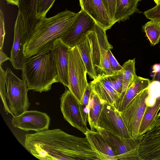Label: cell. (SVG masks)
<instances>
[{
	"label": "cell",
	"instance_id": "cell-1",
	"mask_svg": "<svg viewBox=\"0 0 160 160\" xmlns=\"http://www.w3.org/2000/svg\"><path fill=\"white\" fill-rule=\"evenodd\" d=\"M24 146L41 160H100L86 137L69 134L60 129L27 134Z\"/></svg>",
	"mask_w": 160,
	"mask_h": 160
},
{
	"label": "cell",
	"instance_id": "cell-2",
	"mask_svg": "<svg viewBox=\"0 0 160 160\" xmlns=\"http://www.w3.org/2000/svg\"><path fill=\"white\" fill-rule=\"evenodd\" d=\"M77 14L66 9L53 16L41 19L25 41L23 48L25 57H29L52 46L54 42L69 28Z\"/></svg>",
	"mask_w": 160,
	"mask_h": 160
},
{
	"label": "cell",
	"instance_id": "cell-3",
	"mask_svg": "<svg viewBox=\"0 0 160 160\" xmlns=\"http://www.w3.org/2000/svg\"><path fill=\"white\" fill-rule=\"evenodd\" d=\"M52 47L25 57L21 69L22 77L26 81L28 90L40 92L48 91L52 84L59 82Z\"/></svg>",
	"mask_w": 160,
	"mask_h": 160
},
{
	"label": "cell",
	"instance_id": "cell-4",
	"mask_svg": "<svg viewBox=\"0 0 160 160\" xmlns=\"http://www.w3.org/2000/svg\"><path fill=\"white\" fill-rule=\"evenodd\" d=\"M5 83H0V94L7 113L18 116L28 110L30 103L26 81L17 77L8 68L6 71Z\"/></svg>",
	"mask_w": 160,
	"mask_h": 160
},
{
	"label": "cell",
	"instance_id": "cell-5",
	"mask_svg": "<svg viewBox=\"0 0 160 160\" xmlns=\"http://www.w3.org/2000/svg\"><path fill=\"white\" fill-rule=\"evenodd\" d=\"M106 31L96 23L94 31L87 35L90 44L93 64L98 74H113L108 60L107 52L113 47L109 42Z\"/></svg>",
	"mask_w": 160,
	"mask_h": 160
},
{
	"label": "cell",
	"instance_id": "cell-6",
	"mask_svg": "<svg viewBox=\"0 0 160 160\" xmlns=\"http://www.w3.org/2000/svg\"><path fill=\"white\" fill-rule=\"evenodd\" d=\"M68 58V89L80 103L85 89L88 84L86 68L78 47L70 48Z\"/></svg>",
	"mask_w": 160,
	"mask_h": 160
},
{
	"label": "cell",
	"instance_id": "cell-7",
	"mask_svg": "<svg viewBox=\"0 0 160 160\" xmlns=\"http://www.w3.org/2000/svg\"><path fill=\"white\" fill-rule=\"evenodd\" d=\"M151 91L149 86L137 95L123 111L119 112L130 136L137 138L140 136L141 123L147 108V101Z\"/></svg>",
	"mask_w": 160,
	"mask_h": 160
},
{
	"label": "cell",
	"instance_id": "cell-8",
	"mask_svg": "<svg viewBox=\"0 0 160 160\" xmlns=\"http://www.w3.org/2000/svg\"><path fill=\"white\" fill-rule=\"evenodd\" d=\"M138 150L142 160H160V112L142 135Z\"/></svg>",
	"mask_w": 160,
	"mask_h": 160
},
{
	"label": "cell",
	"instance_id": "cell-9",
	"mask_svg": "<svg viewBox=\"0 0 160 160\" xmlns=\"http://www.w3.org/2000/svg\"><path fill=\"white\" fill-rule=\"evenodd\" d=\"M96 24L89 15L81 9L71 26L60 38L70 48L76 46L94 30Z\"/></svg>",
	"mask_w": 160,
	"mask_h": 160
},
{
	"label": "cell",
	"instance_id": "cell-10",
	"mask_svg": "<svg viewBox=\"0 0 160 160\" xmlns=\"http://www.w3.org/2000/svg\"><path fill=\"white\" fill-rule=\"evenodd\" d=\"M60 99L61 111L65 119L84 134L89 129L82 116L80 102L69 89L65 91Z\"/></svg>",
	"mask_w": 160,
	"mask_h": 160
},
{
	"label": "cell",
	"instance_id": "cell-11",
	"mask_svg": "<svg viewBox=\"0 0 160 160\" xmlns=\"http://www.w3.org/2000/svg\"><path fill=\"white\" fill-rule=\"evenodd\" d=\"M98 127L97 130L102 128L122 137L132 138L119 111L114 106L105 102L98 120Z\"/></svg>",
	"mask_w": 160,
	"mask_h": 160
},
{
	"label": "cell",
	"instance_id": "cell-12",
	"mask_svg": "<svg viewBox=\"0 0 160 160\" xmlns=\"http://www.w3.org/2000/svg\"><path fill=\"white\" fill-rule=\"evenodd\" d=\"M50 119L46 113L36 110L26 111L13 116L12 124L15 128L26 131L41 132L48 129Z\"/></svg>",
	"mask_w": 160,
	"mask_h": 160
},
{
	"label": "cell",
	"instance_id": "cell-13",
	"mask_svg": "<svg viewBox=\"0 0 160 160\" xmlns=\"http://www.w3.org/2000/svg\"><path fill=\"white\" fill-rule=\"evenodd\" d=\"M27 37V29L24 17L18 10L15 22L13 42L9 59L12 67L16 69H22L25 58L23 53V48Z\"/></svg>",
	"mask_w": 160,
	"mask_h": 160
},
{
	"label": "cell",
	"instance_id": "cell-14",
	"mask_svg": "<svg viewBox=\"0 0 160 160\" xmlns=\"http://www.w3.org/2000/svg\"><path fill=\"white\" fill-rule=\"evenodd\" d=\"M113 74L104 73L98 74L96 78L89 83L92 91L102 100L114 106L117 99L120 96L114 89L112 80Z\"/></svg>",
	"mask_w": 160,
	"mask_h": 160
},
{
	"label": "cell",
	"instance_id": "cell-15",
	"mask_svg": "<svg viewBox=\"0 0 160 160\" xmlns=\"http://www.w3.org/2000/svg\"><path fill=\"white\" fill-rule=\"evenodd\" d=\"M79 2L81 9L105 31L113 25L102 0H79Z\"/></svg>",
	"mask_w": 160,
	"mask_h": 160
},
{
	"label": "cell",
	"instance_id": "cell-16",
	"mask_svg": "<svg viewBox=\"0 0 160 160\" xmlns=\"http://www.w3.org/2000/svg\"><path fill=\"white\" fill-rule=\"evenodd\" d=\"M70 48L63 42L60 38L54 42L52 47L59 82L68 88L69 86L68 52Z\"/></svg>",
	"mask_w": 160,
	"mask_h": 160
},
{
	"label": "cell",
	"instance_id": "cell-17",
	"mask_svg": "<svg viewBox=\"0 0 160 160\" xmlns=\"http://www.w3.org/2000/svg\"><path fill=\"white\" fill-rule=\"evenodd\" d=\"M97 131L109 142L116 153L117 156L123 155L138 148L142 137V136H141L135 138H123L102 128L98 129Z\"/></svg>",
	"mask_w": 160,
	"mask_h": 160
},
{
	"label": "cell",
	"instance_id": "cell-18",
	"mask_svg": "<svg viewBox=\"0 0 160 160\" xmlns=\"http://www.w3.org/2000/svg\"><path fill=\"white\" fill-rule=\"evenodd\" d=\"M84 134L92 149L99 154L100 160H114L117 156L109 142L98 132L89 129Z\"/></svg>",
	"mask_w": 160,
	"mask_h": 160
},
{
	"label": "cell",
	"instance_id": "cell-19",
	"mask_svg": "<svg viewBox=\"0 0 160 160\" xmlns=\"http://www.w3.org/2000/svg\"><path fill=\"white\" fill-rule=\"evenodd\" d=\"M150 82L149 79L137 76L127 90L117 99L114 106L119 112L123 111L137 95L149 86Z\"/></svg>",
	"mask_w": 160,
	"mask_h": 160
},
{
	"label": "cell",
	"instance_id": "cell-20",
	"mask_svg": "<svg viewBox=\"0 0 160 160\" xmlns=\"http://www.w3.org/2000/svg\"><path fill=\"white\" fill-rule=\"evenodd\" d=\"M37 3V0H21L18 7L23 16L28 37L38 22L36 18Z\"/></svg>",
	"mask_w": 160,
	"mask_h": 160
},
{
	"label": "cell",
	"instance_id": "cell-21",
	"mask_svg": "<svg viewBox=\"0 0 160 160\" xmlns=\"http://www.w3.org/2000/svg\"><path fill=\"white\" fill-rule=\"evenodd\" d=\"M140 0H116L114 24L124 21L138 11V5Z\"/></svg>",
	"mask_w": 160,
	"mask_h": 160
},
{
	"label": "cell",
	"instance_id": "cell-22",
	"mask_svg": "<svg viewBox=\"0 0 160 160\" xmlns=\"http://www.w3.org/2000/svg\"><path fill=\"white\" fill-rule=\"evenodd\" d=\"M104 102L92 91L87 118L91 130L96 131L98 128V121L102 110Z\"/></svg>",
	"mask_w": 160,
	"mask_h": 160
},
{
	"label": "cell",
	"instance_id": "cell-23",
	"mask_svg": "<svg viewBox=\"0 0 160 160\" xmlns=\"http://www.w3.org/2000/svg\"><path fill=\"white\" fill-rule=\"evenodd\" d=\"M77 46L79 50L85 65L87 74L90 78L93 80L95 79L97 77L98 74L93 63L90 44L87 37Z\"/></svg>",
	"mask_w": 160,
	"mask_h": 160
},
{
	"label": "cell",
	"instance_id": "cell-24",
	"mask_svg": "<svg viewBox=\"0 0 160 160\" xmlns=\"http://www.w3.org/2000/svg\"><path fill=\"white\" fill-rule=\"evenodd\" d=\"M160 109V96L156 99L153 105H148L141 123L139 131L140 136L142 135L148 131Z\"/></svg>",
	"mask_w": 160,
	"mask_h": 160
},
{
	"label": "cell",
	"instance_id": "cell-25",
	"mask_svg": "<svg viewBox=\"0 0 160 160\" xmlns=\"http://www.w3.org/2000/svg\"><path fill=\"white\" fill-rule=\"evenodd\" d=\"M135 63L134 58L128 60L122 66L123 69V84L121 94L127 90L137 76L135 72Z\"/></svg>",
	"mask_w": 160,
	"mask_h": 160
},
{
	"label": "cell",
	"instance_id": "cell-26",
	"mask_svg": "<svg viewBox=\"0 0 160 160\" xmlns=\"http://www.w3.org/2000/svg\"><path fill=\"white\" fill-rule=\"evenodd\" d=\"M142 28L152 46L158 44L160 39V22L150 20Z\"/></svg>",
	"mask_w": 160,
	"mask_h": 160
},
{
	"label": "cell",
	"instance_id": "cell-27",
	"mask_svg": "<svg viewBox=\"0 0 160 160\" xmlns=\"http://www.w3.org/2000/svg\"><path fill=\"white\" fill-rule=\"evenodd\" d=\"M55 0H37L36 18L38 22L46 17Z\"/></svg>",
	"mask_w": 160,
	"mask_h": 160
},
{
	"label": "cell",
	"instance_id": "cell-28",
	"mask_svg": "<svg viewBox=\"0 0 160 160\" xmlns=\"http://www.w3.org/2000/svg\"><path fill=\"white\" fill-rule=\"evenodd\" d=\"M92 90L88 83L82 97L81 103V111L84 122L87 124V120L89 104Z\"/></svg>",
	"mask_w": 160,
	"mask_h": 160
},
{
	"label": "cell",
	"instance_id": "cell-29",
	"mask_svg": "<svg viewBox=\"0 0 160 160\" xmlns=\"http://www.w3.org/2000/svg\"><path fill=\"white\" fill-rule=\"evenodd\" d=\"M144 14L150 20L160 22V1L154 7L144 12Z\"/></svg>",
	"mask_w": 160,
	"mask_h": 160
},
{
	"label": "cell",
	"instance_id": "cell-30",
	"mask_svg": "<svg viewBox=\"0 0 160 160\" xmlns=\"http://www.w3.org/2000/svg\"><path fill=\"white\" fill-rule=\"evenodd\" d=\"M107 55L108 60L113 74L120 73L123 72V69L112 54L111 50L107 51Z\"/></svg>",
	"mask_w": 160,
	"mask_h": 160
},
{
	"label": "cell",
	"instance_id": "cell-31",
	"mask_svg": "<svg viewBox=\"0 0 160 160\" xmlns=\"http://www.w3.org/2000/svg\"><path fill=\"white\" fill-rule=\"evenodd\" d=\"M112 83L114 89L120 95L123 88V72L113 74Z\"/></svg>",
	"mask_w": 160,
	"mask_h": 160
},
{
	"label": "cell",
	"instance_id": "cell-32",
	"mask_svg": "<svg viewBox=\"0 0 160 160\" xmlns=\"http://www.w3.org/2000/svg\"><path fill=\"white\" fill-rule=\"evenodd\" d=\"M108 13L113 25L116 0H102Z\"/></svg>",
	"mask_w": 160,
	"mask_h": 160
},
{
	"label": "cell",
	"instance_id": "cell-33",
	"mask_svg": "<svg viewBox=\"0 0 160 160\" xmlns=\"http://www.w3.org/2000/svg\"><path fill=\"white\" fill-rule=\"evenodd\" d=\"M6 32L4 16L2 11L0 10V49H2Z\"/></svg>",
	"mask_w": 160,
	"mask_h": 160
},
{
	"label": "cell",
	"instance_id": "cell-34",
	"mask_svg": "<svg viewBox=\"0 0 160 160\" xmlns=\"http://www.w3.org/2000/svg\"><path fill=\"white\" fill-rule=\"evenodd\" d=\"M10 58L3 52L2 49H0V64L1 66L2 63L7 60H9Z\"/></svg>",
	"mask_w": 160,
	"mask_h": 160
},
{
	"label": "cell",
	"instance_id": "cell-35",
	"mask_svg": "<svg viewBox=\"0 0 160 160\" xmlns=\"http://www.w3.org/2000/svg\"><path fill=\"white\" fill-rule=\"evenodd\" d=\"M7 4H11L12 5L18 6L21 0H5Z\"/></svg>",
	"mask_w": 160,
	"mask_h": 160
},
{
	"label": "cell",
	"instance_id": "cell-36",
	"mask_svg": "<svg viewBox=\"0 0 160 160\" xmlns=\"http://www.w3.org/2000/svg\"><path fill=\"white\" fill-rule=\"evenodd\" d=\"M159 47L160 49V46ZM159 65L160 66V62ZM152 80L158 82L160 83V70L155 74Z\"/></svg>",
	"mask_w": 160,
	"mask_h": 160
},
{
	"label": "cell",
	"instance_id": "cell-37",
	"mask_svg": "<svg viewBox=\"0 0 160 160\" xmlns=\"http://www.w3.org/2000/svg\"><path fill=\"white\" fill-rule=\"evenodd\" d=\"M155 3L157 4L160 1V0H153Z\"/></svg>",
	"mask_w": 160,
	"mask_h": 160
}]
</instances>
